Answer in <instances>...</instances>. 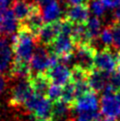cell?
Returning <instances> with one entry per match:
<instances>
[{
  "label": "cell",
  "instance_id": "obj_1",
  "mask_svg": "<svg viewBox=\"0 0 120 121\" xmlns=\"http://www.w3.org/2000/svg\"><path fill=\"white\" fill-rule=\"evenodd\" d=\"M36 43H38L37 39L32 33L23 27L18 26L17 33L13 35L11 40L14 58L31 62V58L37 45Z\"/></svg>",
  "mask_w": 120,
  "mask_h": 121
},
{
  "label": "cell",
  "instance_id": "obj_7",
  "mask_svg": "<svg viewBox=\"0 0 120 121\" xmlns=\"http://www.w3.org/2000/svg\"><path fill=\"white\" fill-rule=\"evenodd\" d=\"M90 6L89 3L76 4V5H68L64 14V18L72 24H86L90 18Z\"/></svg>",
  "mask_w": 120,
  "mask_h": 121
},
{
  "label": "cell",
  "instance_id": "obj_17",
  "mask_svg": "<svg viewBox=\"0 0 120 121\" xmlns=\"http://www.w3.org/2000/svg\"><path fill=\"white\" fill-rule=\"evenodd\" d=\"M109 78H110V74H108V73L96 70V69L92 70L88 80L91 90L95 93L104 91L105 87L109 82Z\"/></svg>",
  "mask_w": 120,
  "mask_h": 121
},
{
  "label": "cell",
  "instance_id": "obj_22",
  "mask_svg": "<svg viewBox=\"0 0 120 121\" xmlns=\"http://www.w3.org/2000/svg\"><path fill=\"white\" fill-rule=\"evenodd\" d=\"M72 121H106L103 115L97 111L79 113Z\"/></svg>",
  "mask_w": 120,
  "mask_h": 121
},
{
  "label": "cell",
  "instance_id": "obj_4",
  "mask_svg": "<svg viewBox=\"0 0 120 121\" xmlns=\"http://www.w3.org/2000/svg\"><path fill=\"white\" fill-rule=\"evenodd\" d=\"M120 61V51H113L112 48L98 50L94 57V69L111 74L117 70Z\"/></svg>",
  "mask_w": 120,
  "mask_h": 121
},
{
  "label": "cell",
  "instance_id": "obj_20",
  "mask_svg": "<svg viewBox=\"0 0 120 121\" xmlns=\"http://www.w3.org/2000/svg\"><path fill=\"white\" fill-rule=\"evenodd\" d=\"M85 26H86L89 36L91 37V39L93 41L99 38V35L102 30H101V22L98 19V17L96 16L90 17L89 20L87 21V23L85 24Z\"/></svg>",
  "mask_w": 120,
  "mask_h": 121
},
{
  "label": "cell",
  "instance_id": "obj_16",
  "mask_svg": "<svg viewBox=\"0 0 120 121\" xmlns=\"http://www.w3.org/2000/svg\"><path fill=\"white\" fill-rule=\"evenodd\" d=\"M35 4L36 2L31 0H14L11 3V9L19 23L23 22L30 15Z\"/></svg>",
  "mask_w": 120,
  "mask_h": 121
},
{
  "label": "cell",
  "instance_id": "obj_25",
  "mask_svg": "<svg viewBox=\"0 0 120 121\" xmlns=\"http://www.w3.org/2000/svg\"><path fill=\"white\" fill-rule=\"evenodd\" d=\"M110 26H111V29H112L113 38H114L113 47L119 50L120 49V21H113L110 24Z\"/></svg>",
  "mask_w": 120,
  "mask_h": 121
},
{
  "label": "cell",
  "instance_id": "obj_27",
  "mask_svg": "<svg viewBox=\"0 0 120 121\" xmlns=\"http://www.w3.org/2000/svg\"><path fill=\"white\" fill-rule=\"evenodd\" d=\"M5 86H6V79L3 75L0 74V95H1V93L4 91Z\"/></svg>",
  "mask_w": 120,
  "mask_h": 121
},
{
  "label": "cell",
  "instance_id": "obj_12",
  "mask_svg": "<svg viewBox=\"0 0 120 121\" xmlns=\"http://www.w3.org/2000/svg\"><path fill=\"white\" fill-rule=\"evenodd\" d=\"M33 94L27 79L17 83L11 91L9 104L12 106H24L26 101Z\"/></svg>",
  "mask_w": 120,
  "mask_h": 121
},
{
  "label": "cell",
  "instance_id": "obj_28",
  "mask_svg": "<svg viewBox=\"0 0 120 121\" xmlns=\"http://www.w3.org/2000/svg\"><path fill=\"white\" fill-rule=\"evenodd\" d=\"M68 2V5H76V4H82V3H89L90 0H66Z\"/></svg>",
  "mask_w": 120,
  "mask_h": 121
},
{
  "label": "cell",
  "instance_id": "obj_2",
  "mask_svg": "<svg viewBox=\"0 0 120 121\" xmlns=\"http://www.w3.org/2000/svg\"><path fill=\"white\" fill-rule=\"evenodd\" d=\"M24 107L35 121H54V103L46 96L33 93Z\"/></svg>",
  "mask_w": 120,
  "mask_h": 121
},
{
  "label": "cell",
  "instance_id": "obj_21",
  "mask_svg": "<svg viewBox=\"0 0 120 121\" xmlns=\"http://www.w3.org/2000/svg\"><path fill=\"white\" fill-rule=\"evenodd\" d=\"M99 41L102 43L103 47L102 48H111L114 44V38H113V32L111 26L108 25L104 29H102V31L99 35Z\"/></svg>",
  "mask_w": 120,
  "mask_h": 121
},
{
  "label": "cell",
  "instance_id": "obj_11",
  "mask_svg": "<svg viewBox=\"0 0 120 121\" xmlns=\"http://www.w3.org/2000/svg\"><path fill=\"white\" fill-rule=\"evenodd\" d=\"M45 72L48 75L51 83L54 85L65 86L71 82V70L65 64L58 62Z\"/></svg>",
  "mask_w": 120,
  "mask_h": 121
},
{
  "label": "cell",
  "instance_id": "obj_6",
  "mask_svg": "<svg viewBox=\"0 0 120 121\" xmlns=\"http://www.w3.org/2000/svg\"><path fill=\"white\" fill-rule=\"evenodd\" d=\"M101 114L106 121H118L120 118V102L114 93H103L100 100Z\"/></svg>",
  "mask_w": 120,
  "mask_h": 121
},
{
  "label": "cell",
  "instance_id": "obj_24",
  "mask_svg": "<svg viewBox=\"0 0 120 121\" xmlns=\"http://www.w3.org/2000/svg\"><path fill=\"white\" fill-rule=\"evenodd\" d=\"M105 5L104 3L101 1V0H92L91 5H90V8H91L92 13L94 14V16L96 17H100L104 14L105 12Z\"/></svg>",
  "mask_w": 120,
  "mask_h": 121
},
{
  "label": "cell",
  "instance_id": "obj_9",
  "mask_svg": "<svg viewBox=\"0 0 120 121\" xmlns=\"http://www.w3.org/2000/svg\"><path fill=\"white\" fill-rule=\"evenodd\" d=\"M26 79L33 93L41 96H46L50 86L52 85L46 72H31Z\"/></svg>",
  "mask_w": 120,
  "mask_h": 121
},
{
  "label": "cell",
  "instance_id": "obj_23",
  "mask_svg": "<svg viewBox=\"0 0 120 121\" xmlns=\"http://www.w3.org/2000/svg\"><path fill=\"white\" fill-rule=\"evenodd\" d=\"M62 87L63 86H58L52 84L50 86V88L48 90L46 97L49 99L50 101H52L53 103L61 102V97H62Z\"/></svg>",
  "mask_w": 120,
  "mask_h": 121
},
{
  "label": "cell",
  "instance_id": "obj_30",
  "mask_svg": "<svg viewBox=\"0 0 120 121\" xmlns=\"http://www.w3.org/2000/svg\"><path fill=\"white\" fill-rule=\"evenodd\" d=\"M51 1H53V0H34V2H36V3H38L39 5H42V4H48V3H50Z\"/></svg>",
  "mask_w": 120,
  "mask_h": 121
},
{
  "label": "cell",
  "instance_id": "obj_26",
  "mask_svg": "<svg viewBox=\"0 0 120 121\" xmlns=\"http://www.w3.org/2000/svg\"><path fill=\"white\" fill-rule=\"evenodd\" d=\"M106 7L109 8H118L120 7V0H101Z\"/></svg>",
  "mask_w": 120,
  "mask_h": 121
},
{
  "label": "cell",
  "instance_id": "obj_3",
  "mask_svg": "<svg viewBox=\"0 0 120 121\" xmlns=\"http://www.w3.org/2000/svg\"><path fill=\"white\" fill-rule=\"evenodd\" d=\"M51 55L55 56L59 62H69L74 59L76 46L70 34L61 32L59 36L47 47Z\"/></svg>",
  "mask_w": 120,
  "mask_h": 121
},
{
  "label": "cell",
  "instance_id": "obj_8",
  "mask_svg": "<svg viewBox=\"0 0 120 121\" xmlns=\"http://www.w3.org/2000/svg\"><path fill=\"white\" fill-rule=\"evenodd\" d=\"M44 21L45 20H44V17H43V11L41 9V5L36 3L32 12L30 13V15L23 21V22L19 23V26L28 30V31L30 33H32L37 39L40 30L44 26Z\"/></svg>",
  "mask_w": 120,
  "mask_h": 121
},
{
  "label": "cell",
  "instance_id": "obj_18",
  "mask_svg": "<svg viewBox=\"0 0 120 121\" xmlns=\"http://www.w3.org/2000/svg\"><path fill=\"white\" fill-rule=\"evenodd\" d=\"M32 68L29 61L13 58V61L9 68V74L12 77H27L31 74Z\"/></svg>",
  "mask_w": 120,
  "mask_h": 121
},
{
  "label": "cell",
  "instance_id": "obj_31",
  "mask_svg": "<svg viewBox=\"0 0 120 121\" xmlns=\"http://www.w3.org/2000/svg\"><path fill=\"white\" fill-rule=\"evenodd\" d=\"M119 51H120V50H119ZM116 71L120 74V61H119V64H118V67H117V70H116Z\"/></svg>",
  "mask_w": 120,
  "mask_h": 121
},
{
  "label": "cell",
  "instance_id": "obj_10",
  "mask_svg": "<svg viewBox=\"0 0 120 121\" xmlns=\"http://www.w3.org/2000/svg\"><path fill=\"white\" fill-rule=\"evenodd\" d=\"M61 33V19L47 22L40 30L37 37V42L40 45L48 47Z\"/></svg>",
  "mask_w": 120,
  "mask_h": 121
},
{
  "label": "cell",
  "instance_id": "obj_13",
  "mask_svg": "<svg viewBox=\"0 0 120 121\" xmlns=\"http://www.w3.org/2000/svg\"><path fill=\"white\" fill-rule=\"evenodd\" d=\"M73 109H75L78 113L83 112H94L98 109V99L95 92H89L84 94L77 100L74 104Z\"/></svg>",
  "mask_w": 120,
  "mask_h": 121
},
{
  "label": "cell",
  "instance_id": "obj_5",
  "mask_svg": "<svg viewBox=\"0 0 120 121\" xmlns=\"http://www.w3.org/2000/svg\"><path fill=\"white\" fill-rule=\"evenodd\" d=\"M59 60L55 56L51 55L45 46L37 43L31 58V62H30L32 72H45L51 66L57 64Z\"/></svg>",
  "mask_w": 120,
  "mask_h": 121
},
{
  "label": "cell",
  "instance_id": "obj_15",
  "mask_svg": "<svg viewBox=\"0 0 120 121\" xmlns=\"http://www.w3.org/2000/svg\"><path fill=\"white\" fill-rule=\"evenodd\" d=\"M12 44L6 37H0V74L10 68L12 64Z\"/></svg>",
  "mask_w": 120,
  "mask_h": 121
},
{
  "label": "cell",
  "instance_id": "obj_14",
  "mask_svg": "<svg viewBox=\"0 0 120 121\" xmlns=\"http://www.w3.org/2000/svg\"><path fill=\"white\" fill-rule=\"evenodd\" d=\"M18 26L19 22L11 8L0 11V34H12Z\"/></svg>",
  "mask_w": 120,
  "mask_h": 121
},
{
  "label": "cell",
  "instance_id": "obj_19",
  "mask_svg": "<svg viewBox=\"0 0 120 121\" xmlns=\"http://www.w3.org/2000/svg\"><path fill=\"white\" fill-rule=\"evenodd\" d=\"M43 17L47 22H52V21L61 19V6L58 0H53L45 5L43 9Z\"/></svg>",
  "mask_w": 120,
  "mask_h": 121
},
{
  "label": "cell",
  "instance_id": "obj_29",
  "mask_svg": "<svg viewBox=\"0 0 120 121\" xmlns=\"http://www.w3.org/2000/svg\"><path fill=\"white\" fill-rule=\"evenodd\" d=\"M8 4H9V0H0V11L7 9Z\"/></svg>",
  "mask_w": 120,
  "mask_h": 121
}]
</instances>
